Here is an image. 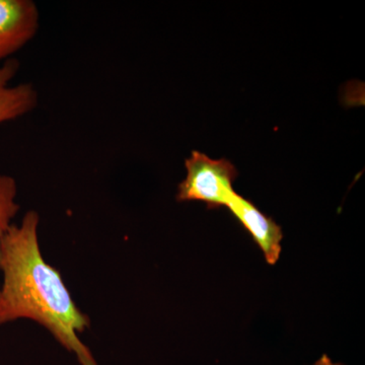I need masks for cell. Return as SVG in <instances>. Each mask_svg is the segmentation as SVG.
I'll use <instances>...</instances> for the list:
<instances>
[{"mask_svg":"<svg viewBox=\"0 0 365 365\" xmlns=\"http://www.w3.org/2000/svg\"><path fill=\"white\" fill-rule=\"evenodd\" d=\"M39 223V215L29 211L0 242V326L32 319L73 353L81 365H98L78 337L90 328L91 319L72 299L60 271L41 253Z\"/></svg>","mask_w":365,"mask_h":365,"instance_id":"6da1fadb","label":"cell"},{"mask_svg":"<svg viewBox=\"0 0 365 365\" xmlns=\"http://www.w3.org/2000/svg\"><path fill=\"white\" fill-rule=\"evenodd\" d=\"M185 167L187 176L178 188V201H201L209 209L227 207L235 193L232 184L237 177V170L230 160H213L193 150L185 160Z\"/></svg>","mask_w":365,"mask_h":365,"instance_id":"7a4b0ae2","label":"cell"},{"mask_svg":"<svg viewBox=\"0 0 365 365\" xmlns=\"http://www.w3.org/2000/svg\"><path fill=\"white\" fill-rule=\"evenodd\" d=\"M40 25L32 0H0V63L34 39Z\"/></svg>","mask_w":365,"mask_h":365,"instance_id":"3957f363","label":"cell"},{"mask_svg":"<svg viewBox=\"0 0 365 365\" xmlns=\"http://www.w3.org/2000/svg\"><path fill=\"white\" fill-rule=\"evenodd\" d=\"M227 208L252 235L255 242L263 252L267 263L270 265L276 264L282 251L281 241L283 234L281 227L237 192L230 199Z\"/></svg>","mask_w":365,"mask_h":365,"instance_id":"277c9868","label":"cell"},{"mask_svg":"<svg viewBox=\"0 0 365 365\" xmlns=\"http://www.w3.org/2000/svg\"><path fill=\"white\" fill-rule=\"evenodd\" d=\"M18 60L0 63V124L25 116L37 107L39 96L31 83L11 85L18 73Z\"/></svg>","mask_w":365,"mask_h":365,"instance_id":"5b68a950","label":"cell"},{"mask_svg":"<svg viewBox=\"0 0 365 365\" xmlns=\"http://www.w3.org/2000/svg\"><path fill=\"white\" fill-rule=\"evenodd\" d=\"M16 196L18 185L16 180L9 175L0 174V242L14 225L13 220L20 211Z\"/></svg>","mask_w":365,"mask_h":365,"instance_id":"8992f818","label":"cell"},{"mask_svg":"<svg viewBox=\"0 0 365 365\" xmlns=\"http://www.w3.org/2000/svg\"><path fill=\"white\" fill-rule=\"evenodd\" d=\"M314 365H343L341 364H335L331 360L330 357L323 355Z\"/></svg>","mask_w":365,"mask_h":365,"instance_id":"52a82bcc","label":"cell"}]
</instances>
